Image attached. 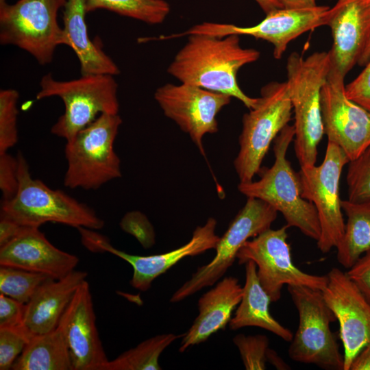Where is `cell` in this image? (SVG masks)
<instances>
[{"mask_svg":"<svg viewBox=\"0 0 370 370\" xmlns=\"http://www.w3.org/2000/svg\"><path fill=\"white\" fill-rule=\"evenodd\" d=\"M12 369L73 370L69 348L60 328L33 335Z\"/></svg>","mask_w":370,"mask_h":370,"instance_id":"d4e9b609","label":"cell"},{"mask_svg":"<svg viewBox=\"0 0 370 370\" xmlns=\"http://www.w3.org/2000/svg\"><path fill=\"white\" fill-rule=\"evenodd\" d=\"M25 304L0 293V328L23 325Z\"/></svg>","mask_w":370,"mask_h":370,"instance_id":"74e56055","label":"cell"},{"mask_svg":"<svg viewBox=\"0 0 370 370\" xmlns=\"http://www.w3.org/2000/svg\"><path fill=\"white\" fill-rule=\"evenodd\" d=\"M346 274L370 303V250L363 254Z\"/></svg>","mask_w":370,"mask_h":370,"instance_id":"8d00e7d4","label":"cell"},{"mask_svg":"<svg viewBox=\"0 0 370 370\" xmlns=\"http://www.w3.org/2000/svg\"><path fill=\"white\" fill-rule=\"evenodd\" d=\"M87 273L73 270L56 280L48 278L35 291L25 304L23 324L32 334L55 330L77 288L86 280Z\"/></svg>","mask_w":370,"mask_h":370,"instance_id":"44dd1931","label":"cell"},{"mask_svg":"<svg viewBox=\"0 0 370 370\" xmlns=\"http://www.w3.org/2000/svg\"><path fill=\"white\" fill-rule=\"evenodd\" d=\"M154 98L164 115L188 134L204 155L203 138L218 132L217 116L232 97L190 84L168 83L156 89Z\"/></svg>","mask_w":370,"mask_h":370,"instance_id":"2e32d148","label":"cell"},{"mask_svg":"<svg viewBox=\"0 0 370 370\" xmlns=\"http://www.w3.org/2000/svg\"><path fill=\"white\" fill-rule=\"evenodd\" d=\"M58 327L69 348L73 370H103L108 359L99 338L88 282L77 288Z\"/></svg>","mask_w":370,"mask_h":370,"instance_id":"ac0fdd59","label":"cell"},{"mask_svg":"<svg viewBox=\"0 0 370 370\" xmlns=\"http://www.w3.org/2000/svg\"><path fill=\"white\" fill-rule=\"evenodd\" d=\"M86 0H66L63 12L62 45L76 54L82 75H116L120 70L110 56L90 40L86 22Z\"/></svg>","mask_w":370,"mask_h":370,"instance_id":"603a6c76","label":"cell"},{"mask_svg":"<svg viewBox=\"0 0 370 370\" xmlns=\"http://www.w3.org/2000/svg\"><path fill=\"white\" fill-rule=\"evenodd\" d=\"M267 362L271 364L277 369L286 370L290 369V367L282 359L277 352L270 348L267 352Z\"/></svg>","mask_w":370,"mask_h":370,"instance_id":"60d3db41","label":"cell"},{"mask_svg":"<svg viewBox=\"0 0 370 370\" xmlns=\"http://www.w3.org/2000/svg\"><path fill=\"white\" fill-rule=\"evenodd\" d=\"M370 59V40L368 42L358 64L360 66H365Z\"/></svg>","mask_w":370,"mask_h":370,"instance_id":"ee69618b","label":"cell"},{"mask_svg":"<svg viewBox=\"0 0 370 370\" xmlns=\"http://www.w3.org/2000/svg\"><path fill=\"white\" fill-rule=\"evenodd\" d=\"M260 52L243 48L240 36L188 35V40L169 64L167 71L181 83L223 93L253 108L258 98L247 96L239 87L236 75L245 64L256 61Z\"/></svg>","mask_w":370,"mask_h":370,"instance_id":"6da1fadb","label":"cell"},{"mask_svg":"<svg viewBox=\"0 0 370 370\" xmlns=\"http://www.w3.org/2000/svg\"><path fill=\"white\" fill-rule=\"evenodd\" d=\"M278 212L265 201L247 197L245 206L223 236L220 237L213 259L199 267L192 277L173 293L170 301L179 302L205 287L214 285L233 264L244 243L270 228L277 218Z\"/></svg>","mask_w":370,"mask_h":370,"instance_id":"7c38bea8","label":"cell"},{"mask_svg":"<svg viewBox=\"0 0 370 370\" xmlns=\"http://www.w3.org/2000/svg\"><path fill=\"white\" fill-rule=\"evenodd\" d=\"M288 227L285 225L266 230L247 241L236 256L239 264L249 260L255 262L259 281L271 302L280 299L284 285L304 286L322 291L328 282L327 275L310 274L295 265L287 241Z\"/></svg>","mask_w":370,"mask_h":370,"instance_id":"8fae6325","label":"cell"},{"mask_svg":"<svg viewBox=\"0 0 370 370\" xmlns=\"http://www.w3.org/2000/svg\"><path fill=\"white\" fill-rule=\"evenodd\" d=\"M330 13L329 7L317 5L308 8H283L267 14L261 22L254 26L239 27L232 24L205 22L170 37L174 38L191 34L220 37L230 34L248 35L272 44L274 58L280 59L293 40L308 31L327 25Z\"/></svg>","mask_w":370,"mask_h":370,"instance_id":"4fadbf2b","label":"cell"},{"mask_svg":"<svg viewBox=\"0 0 370 370\" xmlns=\"http://www.w3.org/2000/svg\"><path fill=\"white\" fill-rule=\"evenodd\" d=\"M23 225L12 219L1 214L0 218V247L14 238L22 230Z\"/></svg>","mask_w":370,"mask_h":370,"instance_id":"f35d334b","label":"cell"},{"mask_svg":"<svg viewBox=\"0 0 370 370\" xmlns=\"http://www.w3.org/2000/svg\"><path fill=\"white\" fill-rule=\"evenodd\" d=\"M18 187V159L8 152L0 153V189L3 200L12 198Z\"/></svg>","mask_w":370,"mask_h":370,"instance_id":"e575fe53","label":"cell"},{"mask_svg":"<svg viewBox=\"0 0 370 370\" xmlns=\"http://www.w3.org/2000/svg\"><path fill=\"white\" fill-rule=\"evenodd\" d=\"M326 275L322 294L339 323L343 370H349L356 356L370 344V303L346 273L334 267Z\"/></svg>","mask_w":370,"mask_h":370,"instance_id":"e0dca14e","label":"cell"},{"mask_svg":"<svg viewBox=\"0 0 370 370\" xmlns=\"http://www.w3.org/2000/svg\"><path fill=\"white\" fill-rule=\"evenodd\" d=\"M233 342L238 349L245 369H266L267 352L269 348V341L267 336L239 334L233 338Z\"/></svg>","mask_w":370,"mask_h":370,"instance_id":"1f68e13d","label":"cell"},{"mask_svg":"<svg viewBox=\"0 0 370 370\" xmlns=\"http://www.w3.org/2000/svg\"><path fill=\"white\" fill-rule=\"evenodd\" d=\"M287 291L299 315L288 351L290 358L326 370H343L344 357L330 328L336 319L322 291L304 286H287Z\"/></svg>","mask_w":370,"mask_h":370,"instance_id":"ba28073f","label":"cell"},{"mask_svg":"<svg viewBox=\"0 0 370 370\" xmlns=\"http://www.w3.org/2000/svg\"><path fill=\"white\" fill-rule=\"evenodd\" d=\"M18 99L19 93L15 89L0 90V153L8 152L18 142Z\"/></svg>","mask_w":370,"mask_h":370,"instance_id":"f546056e","label":"cell"},{"mask_svg":"<svg viewBox=\"0 0 370 370\" xmlns=\"http://www.w3.org/2000/svg\"><path fill=\"white\" fill-rule=\"evenodd\" d=\"M49 278L39 273L1 266L0 293L25 304L36 288Z\"/></svg>","mask_w":370,"mask_h":370,"instance_id":"f1b7e54d","label":"cell"},{"mask_svg":"<svg viewBox=\"0 0 370 370\" xmlns=\"http://www.w3.org/2000/svg\"><path fill=\"white\" fill-rule=\"evenodd\" d=\"M294 136V126L288 124L274 140L273 164L260 169L259 180L239 182L238 189L247 197L265 201L283 215L289 227H295L317 241L321 235L317 212L312 203L302 197L298 174L286 158Z\"/></svg>","mask_w":370,"mask_h":370,"instance_id":"3957f363","label":"cell"},{"mask_svg":"<svg viewBox=\"0 0 370 370\" xmlns=\"http://www.w3.org/2000/svg\"><path fill=\"white\" fill-rule=\"evenodd\" d=\"M344 79L330 66L321 92V115L328 141L341 147L350 161L370 145V111L347 97Z\"/></svg>","mask_w":370,"mask_h":370,"instance_id":"9a60e30c","label":"cell"},{"mask_svg":"<svg viewBox=\"0 0 370 370\" xmlns=\"http://www.w3.org/2000/svg\"><path fill=\"white\" fill-rule=\"evenodd\" d=\"M217 221L210 217L203 226L194 230L191 239L185 245L163 254L138 256L127 254L113 247L105 236L94 230L77 228L83 245L90 251L108 252L128 262L133 269L131 286L140 291H147L153 281L164 273L182 259L199 255L215 249L220 237L216 235Z\"/></svg>","mask_w":370,"mask_h":370,"instance_id":"5bb4252c","label":"cell"},{"mask_svg":"<svg viewBox=\"0 0 370 370\" xmlns=\"http://www.w3.org/2000/svg\"><path fill=\"white\" fill-rule=\"evenodd\" d=\"M87 13L107 10L149 25L162 23L170 12L164 0H86Z\"/></svg>","mask_w":370,"mask_h":370,"instance_id":"83f0119b","label":"cell"},{"mask_svg":"<svg viewBox=\"0 0 370 370\" xmlns=\"http://www.w3.org/2000/svg\"><path fill=\"white\" fill-rule=\"evenodd\" d=\"M284 8H299L316 6V0H279Z\"/></svg>","mask_w":370,"mask_h":370,"instance_id":"b9f144b4","label":"cell"},{"mask_svg":"<svg viewBox=\"0 0 370 370\" xmlns=\"http://www.w3.org/2000/svg\"><path fill=\"white\" fill-rule=\"evenodd\" d=\"M16 157L18 190L12 198L2 200L1 214L27 227H39L53 222L94 230L103 227L104 221L92 208L32 177L23 155L18 152Z\"/></svg>","mask_w":370,"mask_h":370,"instance_id":"277c9868","label":"cell"},{"mask_svg":"<svg viewBox=\"0 0 370 370\" xmlns=\"http://www.w3.org/2000/svg\"><path fill=\"white\" fill-rule=\"evenodd\" d=\"M243 289L237 278L226 277L205 293L198 301L199 314L184 334L180 352L198 345L230 323L232 312L239 304Z\"/></svg>","mask_w":370,"mask_h":370,"instance_id":"7402d4cb","label":"cell"},{"mask_svg":"<svg viewBox=\"0 0 370 370\" xmlns=\"http://www.w3.org/2000/svg\"><path fill=\"white\" fill-rule=\"evenodd\" d=\"M117 90L111 75H82L76 79L58 81L48 73L41 78L36 98L58 97L62 100L64 112L51 132L69 141L100 114H119Z\"/></svg>","mask_w":370,"mask_h":370,"instance_id":"8992f818","label":"cell"},{"mask_svg":"<svg viewBox=\"0 0 370 370\" xmlns=\"http://www.w3.org/2000/svg\"><path fill=\"white\" fill-rule=\"evenodd\" d=\"M293 106L286 82L262 87L256 105L243 117L239 151L234 166L240 182L253 180L270 145L291 120Z\"/></svg>","mask_w":370,"mask_h":370,"instance_id":"52a82bcc","label":"cell"},{"mask_svg":"<svg viewBox=\"0 0 370 370\" xmlns=\"http://www.w3.org/2000/svg\"><path fill=\"white\" fill-rule=\"evenodd\" d=\"M79 258L51 244L39 227L23 226L0 247V266L39 273L58 280L75 270Z\"/></svg>","mask_w":370,"mask_h":370,"instance_id":"ffe728a7","label":"cell"},{"mask_svg":"<svg viewBox=\"0 0 370 370\" xmlns=\"http://www.w3.org/2000/svg\"><path fill=\"white\" fill-rule=\"evenodd\" d=\"M347 184L348 200H370V145L357 158L348 162Z\"/></svg>","mask_w":370,"mask_h":370,"instance_id":"4dcf8cb0","label":"cell"},{"mask_svg":"<svg viewBox=\"0 0 370 370\" xmlns=\"http://www.w3.org/2000/svg\"><path fill=\"white\" fill-rule=\"evenodd\" d=\"M183 334H158L143 341L108 362L103 370H160L159 358L163 351Z\"/></svg>","mask_w":370,"mask_h":370,"instance_id":"4316f807","label":"cell"},{"mask_svg":"<svg viewBox=\"0 0 370 370\" xmlns=\"http://www.w3.org/2000/svg\"><path fill=\"white\" fill-rule=\"evenodd\" d=\"M3 1H5V0H0V3H2Z\"/></svg>","mask_w":370,"mask_h":370,"instance_id":"f6af8a7d","label":"cell"},{"mask_svg":"<svg viewBox=\"0 0 370 370\" xmlns=\"http://www.w3.org/2000/svg\"><path fill=\"white\" fill-rule=\"evenodd\" d=\"M66 0H18L0 3V43L16 46L41 65L50 64L62 45L58 13Z\"/></svg>","mask_w":370,"mask_h":370,"instance_id":"9c48e42d","label":"cell"},{"mask_svg":"<svg viewBox=\"0 0 370 370\" xmlns=\"http://www.w3.org/2000/svg\"><path fill=\"white\" fill-rule=\"evenodd\" d=\"M245 264V281L243 296L234 317L229 323L230 329L237 330L247 326L259 327L286 342H291L293 332L280 323L270 312L271 300L259 281L256 264L252 260Z\"/></svg>","mask_w":370,"mask_h":370,"instance_id":"cb8c5ba5","label":"cell"},{"mask_svg":"<svg viewBox=\"0 0 370 370\" xmlns=\"http://www.w3.org/2000/svg\"><path fill=\"white\" fill-rule=\"evenodd\" d=\"M347 97L370 111V59L362 71L345 86Z\"/></svg>","mask_w":370,"mask_h":370,"instance_id":"d590c367","label":"cell"},{"mask_svg":"<svg viewBox=\"0 0 370 370\" xmlns=\"http://www.w3.org/2000/svg\"><path fill=\"white\" fill-rule=\"evenodd\" d=\"M341 208L347 222L343 236L336 247V258L341 266L349 269L370 250V200H341Z\"/></svg>","mask_w":370,"mask_h":370,"instance_id":"484cf974","label":"cell"},{"mask_svg":"<svg viewBox=\"0 0 370 370\" xmlns=\"http://www.w3.org/2000/svg\"><path fill=\"white\" fill-rule=\"evenodd\" d=\"M262 10L267 14L273 10L283 8L279 0H255Z\"/></svg>","mask_w":370,"mask_h":370,"instance_id":"7bdbcfd3","label":"cell"},{"mask_svg":"<svg viewBox=\"0 0 370 370\" xmlns=\"http://www.w3.org/2000/svg\"><path fill=\"white\" fill-rule=\"evenodd\" d=\"M32 335L23 325L0 328V369H12Z\"/></svg>","mask_w":370,"mask_h":370,"instance_id":"d6a6232c","label":"cell"},{"mask_svg":"<svg viewBox=\"0 0 370 370\" xmlns=\"http://www.w3.org/2000/svg\"><path fill=\"white\" fill-rule=\"evenodd\" d=\"M120 226L123 231L134 236L144 248H149L154 243L153 227L143 213L127 212L122 218Z\"/></svg>","mask_w":370,"mask_h":370,"instance_id":"836d02e7","label":"cell"},{"mask_svg":"<svg viewBox=\"0 0 370 370\" xmlns=\"http://www.w3.org/2000/svg\"><path fill=\"white\" fill-rule=\"evenodd\" d=\"M121 123L119 114H102L66 141L64 186L95 190L121 176V161L114 149Z\"/></svg>","mask_w":370,"mask_h":370,"instance_id":"5b68a950","label":"cell"},{"mask_svg":"<svg viewBox=\"0 0 370 370\" xmlns=\"http://www.w3.org/2000/svg\"><path fill=\"white\" fill-rule=\"evenodd\" d=\"M349 162L341 147L328 141L321 164L301 166L297 172L301 196L312 203L317 212L321 227L317 247L324 254L336 248L344 234L339 187L343 169Z\"/></svg>","mask_w":370,"mask_h":370,"instance_id":"30bf717a","label":"cell"},{"mask_svg":"<svg viewBox=\"0 0 370 370\" xmlns=\"http://www.w3.org/2000/svg\"><path fill=\"white\" fill-rule=\"evenodd\" d=\"M349 370H370V344L356 356L351 363Z\"/></svg>","mask_w":370,"mask_h":370,"instance_id":"ab89813d","label":"cell"},{"mask_svg":"<svg viewBox=\"0 0 370 370\" xmlns=\"http://www.w3.org/2000/svg\"><path fill=\"white\" fill-rule=\"evenodd\" d=\"M329 51L304 58L293 52L286 62L290 98L295 114L294 149L300 166L315 164L324 135L321 92L330 70Z\"/></svg>","mask_w":370,"mask_h":370,"instance_id":"7a4b0ae2","label":"cell"},{"mask_svg":"<svg viewBox=\"0 0 370 370\" xmlns=\"http://www.w3.org/2000/svg\"><path fill=\"white\" fill-rule=\"evenodd\" d=\"M330 10L331 66L345 77L370 40V0H338Z\"/></svg>","mask_w":370,"mask_h":370,"instance_id":"d6986e66","label":"cell"}]
</instances>
